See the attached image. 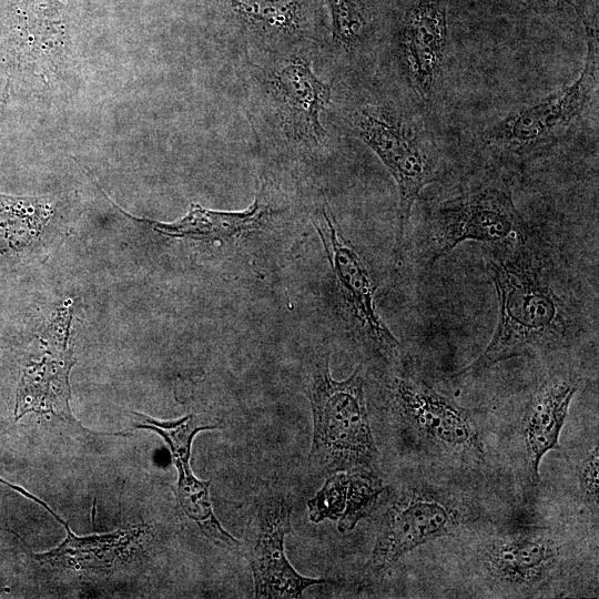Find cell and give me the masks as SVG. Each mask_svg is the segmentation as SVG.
I'll return each mask as SVG.
<instances>
[{
    "instance_id": "44dd1931",
    "label": "cell",
    "mask_w": 599,
    "mask_h": 599,
    "mask_svg": "<svg viewBox=\"0 0 599 599\" xmlns=\"http://www.w3.org/2000/svg\"><path fill=\"white\" fill-rule=\"evenodd\" d=\"M347 488V471L331 474L315 496L307 500L309 520L315 524L325 519L338 520L345 509Z\"/></svg>"
},
{
    "instance_id": "e0dca14e",
    "label": "cell",
    "mask_w": 599,
    "mask_h": 599,
    "mask_svg": "<svg viewBox=\"0 0 599 599\" xmlns=\"http://www.w3.org/2000/svg\"><path fill=\"white\" fill-rule=\"evenodd\" d=\"M177 468V498L183 511L192 519L202 532L217 542L240 548L241 542L226 531L214 515L211 497L210 481L197 479L190 468V455L172 456Z\"/></svg>"
},
{
    "instance_id": "8992f818",
    "label": "cell",
    "mask_w": 599,
    "mask_h": 599,
    "mask_svg": "<svg viewBox=\"0 0 599 599\" xmlns=\"http://www.w3.org/2000/svg\"><path fill=\"white\" fill-rule=\"evenodd\" d=\"M587 31V52L578 77L539 101L517 108L491 123L481 142L510 155L526 159L554 146L581 116L598 88V32Z\"/></svg>"
},
{
    "instance_id": "7c38bea8",
    "label": "cell",
    "mask_w": 599,
    "mask_h": 599,
    "mask_svg": "<svg viewBox=\"0 0 599 599\" xmlns=\"http://www.w3.org/2000/svg\"><path fill=\"white\" fill-rule=\"evenodd\" d=\"M560 554L561 545L549 530L528 527L491 537L481 546L479 561L496 582L529 587L550 572Z\"/></svg>"
},
{
    "instance_id": "5b68a950",
    "label": "cell",
    "mask_w": 599,
    "mask_h": 599,
    "mask_svg": "<svg viewBox=\"0 0 599 599\" xmlns=\"http://www.w3.org/2000/svg\"><path fill=\"white\" fill-rule=\"evenodd\" d=\"M312 222L329 263L346 332L368 358L383 364L395 362L402 345L377 311L378 281L369 263L344 235L327 203L315 210Z\"/></svg>"
},
{
    "instance_id": "ac0fdd59",
    "label": "cell",
    "mask_w": 599,
    "mask_h": 599,
    "mask_svg": "<svg viewBox=\"0 0 599 599\" xmlns=\"http://www.w3.org/2000/svg\"><path fill=\"white\" fill-rule=\"evenodd\" d=\"M230 8L253 26L275 32H292L300 27L296 0H225Z\"/></svg>"
},
{
    "instance_id": "ffe728a7",
    "label": "cell",
    "mask_w": 599,
    "mask_h": 599,
    "mask_svg": "<svg viewBox=\"0 0 599 599\" xmlns=\"http://www.w3.org/2000/svg\"><path fill=\"white\" fill-rule=\"evenodd\" d=\"M332 17V33L336 44L354 49L364 40L368 13L363 0H325Z\"/></svg>"
},
{
    "instance_id": "5bb4252c",
    "label": "cell",
    "mask_w": 599,
    "mask_h": 599,
    "mask_svg": "<svg viewBox=\"0 0 599 599\" xmlns=\"http://www.w3.org/2000/svg\"><path fill=\"white\" fill-rule=\"evenodd\" d=\"M578 389L577 379L554 376L532 393L522 418L527 471L532 484L538 480L544 456L559 447V437L569 406Z\"/></svg>"
},
{
    "instance_id": "ba28073f",
    "label": "cell",
    "mask_w": 599,
    "mask_h": 599,
    "mask_svg": "<svg viewBox=\"0 0 599 599\" xmlns=\"http://www.w3.org/2000/svg\"><path fill=\"white\" fill-rule=\"evenodd\" d=\"M386 393L397 420L419 437L456 456L484 457V443L469 409L412 377H390Z\"/></svg>"
},
{
    "instance_id": "30bf717a",
    "label": "cell",
    "mask_w": 599,
    "mask_h": 599,
    "mask_svg": "<svg viewBox=\"0 0 599 599\" xmlns=\"http://www.w3.org/2000/svg\"><path fill=\"white\" fill-rule=\"evenodd\" d=\"M448 40L443 0H414L397 35L399 60L406 79L423 101L435 93L443 72Z\"/></svg>"
},
{
    "instance_id": "52a82bcc",
    "label": "cell",
    "mask_w": 599,
    "mask_h": 599,
    "mask_svg": "<svg viewBox=\"0 0 599 599\" xmlns=\"http://www.w3.org/2000/svg\"><path fill=\"white\" fill-rule=\"evenodd\" d=\"M468 521V514L448 494L410 487L395 495L379 517L367 569L378 575L410 550L453 535Z\"/></svg>"
},
{
    "instance_id": "d6986e66",
    "label": "cell",
    "mask_w": 599,
    "mask_h": 599,
    "mask_svg": "<svg viewBox=\"0 0 599 599\" xmlns=\"http://www.w3.org/2000/svg\"><path fill=\"white\" fill-rule=\"evenodd\" d=\"M348 488L345 509L338 518L337 529L342 534L353 530L359 520L375 508L385 490L377 471L356 469L347 471Z\"/></svg>"
},
{
    "instance_id": "4fadbf2b",
    "label": "cell",
    "mask_w": 599,
    "mask_h": 599,
    "mask_svg": "<svg viewBox=\"0 0 599 599\" xmlns=\"http://www.w3.org/2000/svg\"><path fill=\"white\" fill-rule=\"evenodd\" d=\"M108 199L128 217L150 225L162 235L223 245L236 243L260 230L271 214L267 181L264 177L257 184L253 203L243 211H215L192 203L186 215L171 223L134 217Z\"/></svg>"
},
{
    "instance_id": "7402d4cb",
    "label": "cell",
    "mask_w": 599,
    "mask_h": 599,
    "mask_svg": "<svg viewBox=\"0 0 599 599\" xmlns=\"http://www.w3.org/2000/svg\"><path fill=\"white\" fill-rule=\"evenodd\" d=\"M598 446L592 447L578 466L577 477L580 490L586 500L597 508L598 506Z\"/></svg>"
},
{
    "instance_id": "6da1fadb",
    "label": "cell",
    "mask_w": 599,
    "mask_h": 599,
    "mask_svg": "<svg viewBox=\"0 0 599 599\" xmlns=\"http://www.w3.org/2000/svg\"><path fill=\"white\" fill-rule=\"evenodd\" d=\"M485 248L498 301V322L483 353L451 377L498 363L568 348L589 328L587 307L560 254L529 223Z\"/></svg>"
},
{
    "instance_id": "9a60e30c",
    "label": "cell",
    "mask_w": 599,
    "mask_h": 599,
    "mask_svg": "<svg viewBox=\"0 0 599 599\" xmlns=\"http://www.w3.org/2000/svg\"><path fill=\"white\" fill-rule=\"evenodd\" d=\"M73 363L65 345L61 353H49L41 363L24 373L18 396V416L28 412L50 413L81 426L69 407V372Z\"/></svg>"
},
{
    "instance_id": "7a4b0ae2",
    "label": "cell",
    "mask_w": 599,
    "mask_h": 599,
    "mask_svg": "<svg viewBox=\"0 0 599 599\" xmlns=\"http://www.w3.org/2000/svg\"><path fill=\"white\" fill-rule=\"evenodd\" d=\"M362 366L336 380L329 353L314 355L305 366L303 389L313 416L308 459L328 475L366 469L377 471L378 450L368 420Z\"/></svg>"
},
{
    "instance_id": "2e32d148",
    "label": "cell",
    "mask_w": 599,
    "mask_h": 599,
    "mask_svg": "<svg viewBox=\"0 0 599 599\" xmlns=\"http://www.w3.org/2000/svg\"><path fill=\"white\" fill-rule=\"evenodd\" d=\"M32 499L37 500L31 496ZM40 501V500H37ZM68 531V538L59 547L43 555L37 556L39 560L59 567H77L78 569H102L110 567L116 558L121 557L132 539L141 535L140 528L118 530L100 536L77 537L67 522L40 501Z\"/></svg>"
},
{
    "instance_id": "603a6c76",
    "label": "cell",
    "mask_w": 599,
    "mask_h": 599,
    "mask_svg": "<svg viewBox=\"0 0 599 599\" xmlns=\"http://www.w3.org/2000/svg\"><path fill=\"white\" fill-rule=\"evenodd\" d=\"M531 1L546 8H559L566 0H531Z\"/></svg>"
},
{
    "instance_id": "3957f363",
    "label": "cell",
    "mask_w": 599,
    "mask_h": 599,
    "mask_svg": "<svg viewBox=\"0 0 599 599\" xmlns=\"http://www.w3.org/2000/svg\"><path fill=\"white\" fill-rule=\"evenodd\" d=\"M349 130L379 158L396 183L398 210L394 248L400 254L413 206L422 191L440 173L438 150L422 124L387 105L357 106L349 115Z\"/></svg>"
},
{
    "instance_id": "8fae6325",
    "label": "cell",
    "mask_w": 599,
    "mask_h": 599,
    "mask_svg": "<svg viewBox=\"0 0 599 599\" xmlns=\"http://www.w3.org/2000/svg\"><path fill=\"white\" fill-rule=\"evenodd\" d=\"M268 88L291 140L316 145L325 139L321 113L329 102L332 85L318 79L307 61L283 60L271 72Z\"/></svg>"
},
{
    "instance_id": "9c48e42d",
    "label": "cell",
    "mask_w": 599,
    "mask_h": 599,
    "mask_svg": "<svg viewBox=\"0 0 599 599\" xmlns=\"http://www.w3.org/2000/svg\"><path fill=\"white\" fill-rule=\"evenodd\" d=\"M291 517L292 504L278 494L256 501L248 526V555L256 598H301L308 587L334 582L301 575L288 561L284 540L292 528Z\"/></svg>"
},
{
    "instance_id": "277c9868",
    "label": "cell",
    "mask_w": 599,
    "mask_h": 599,
    "mask_svg": "<svg viewBox=\"0 0 599 599\" xmlns=\"http://www.w3.org/2000/svg\"><path fill=\"white\" fill-rule=\"evenodd\" d=\"M526 226L509 184L485 180L429 206L417 235L419 264L429 268L464 242L497 243Z\"/></svg>"
}]
</instances>
